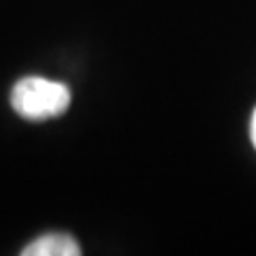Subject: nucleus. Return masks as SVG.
<instances>
[{"label": "nucleus", "instance_id": "nucleus-1", "mask_svg": "<svg viewBox=\"0 0 256 256\" xmlns=\"http://www.w3.org/2000/svg\"><path fill=\"white\" fill-rule=\"evenodd\" d=\"M70 105V90L45 77H24L11 90V107L26 120H50L62 116Z\"/></svg>", "mask_w": 256, "mask_h": 256}, {"label": "nucleus", "instance_id": "nucleus-3", "mask_svg": "<svg viewBox=\"0 0 256 256\" xmlns=\"http://www.w3.org/2000/svg\"><path fill=\"white\" fill-rule=\"evenodd\" d=\"M250 137H252V143H254V148H256V109H254L252 122H250Z\"/></svg>", "mask_w": 256, "mask_h": 256}, {"label": "nucleus", "instance_id": "nucleus-2", "mask_svg": "<svg viewBox=\"0 0 256 256\" xmlns=\"http://www.w3.org/2000/svg\"><path fill=\"white\" fill-rule=\"evenodd\" d=\"M24 256H79L82 248L66 233H47L22 250Z\"/></svg>", "mask_w": 256, "mask_h": 256}]
</instances>
